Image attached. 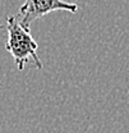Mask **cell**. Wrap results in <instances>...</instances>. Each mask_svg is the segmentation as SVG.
Instances as JSON below:
<instances>
[{"mask_svg": "<svg viewBox=\"0 0 129 133\" xmlns=\"http://www.w3.org/2000/svg\"><path fill=\"white\" fill-rule=\"evenodd\" d=\"M6 31L8 40L5 48L13 56L17 68L22 72L26 64L32 60L37 69H42V63L37 55L38 45L30 31L19 24L16 16H9L6 18Z\"/></svg>", "mask_w": 129, "mask_h": 133, "instance_id": "6da1fadb", "label": "cell"}, {"mask_svg": "<svg viewBox=\"0 0 129 133\" xmlns=\"http://www.w3.org/2000/svg\"><path fill=\"white\" fill-rule=\"evenodd\" d=\"M56 10L76 13L78 10V5L64 0H24L19 8L17 21L22 27L30 31L32 22Z\"/></svg>", "mask_w": 129, "mask_h": 133, "instance_id": "7a4b0ae2", "label": "cell"}, {"mask_svg": "<svg viewBox=\"0 0 129 133\" xmlns=\"http://www.w3.org/2000/svg\"><path fill=\"white\" fill-rule=\"evenodd\" d=\"M0 88H1V82H0Z\"/></svg>", "mask_w": 129, "mask_h": 133, "instance_id": "3957f363", "label": "cell"}, {"mask_svg": "<svg viewBox=\"0 0 129 133\" xmlns=\"http://www.w3.org/2000/svg\"><path fill=\"white\" fill-rule=\"evenodd\" d=\"M1 27H3V26H1V24H0V28H1Z\"/></svg>", "mask_w": 129, "mask_h": 133, "instance_id": "277c9868", "label": "cell"}]
</instances>
